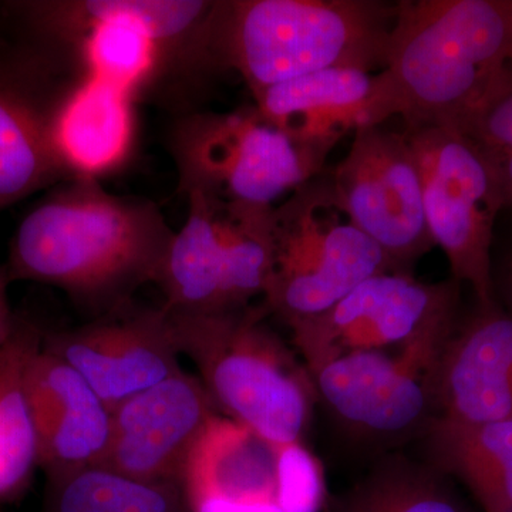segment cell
<instances>
[{
	"mask_svg": "<svg viewBox=\"0 0 512 512\" xmlns=\"http://www.w3.org/2000/svg\"><path fill=\"white\" fill-rule=\"evenodd\" d=\"M174 234L154 202L110 194L100 181H64L20 221L6 271L10 282L56 286L117 309L157 282Z\"/></svg>",
	"mask_w": 512,
	"mask_h": 512,
	"instance_id": "cell-1",
	"label": "cell"
},
{
	"mask_svg": "<svg viewBox=\"0 0 512 512\" xmlns=\"http://www.w3.org/2000/svg\"><path fill=\"white\" fill-rule=\"evenodd\" d=\"M510 60L508 0H400L370 126L400 116L406 131H461Z\"/></svg>",
	"mask_w": 512,
	"mask_h": 512,
	"instance_id": "cell-2",
	"label": "cell"
},
{
	"mask_svg": "<svg viewBox=\"0 0 512 512\" xmlns=\"http://www.w3.org/2000/svg\"><path fill=\"white\" fill-rule=\"evenodd\" d=\"M396 15L379 0H218L208 49L256 96L322 70H383Z\"/></svg>",
	"mask_w": 512,
	"mask_h": 512,
	"instance_id": "cell-3",
	"label": "cell"
},
{
	"mask_svg": "<svg viewBox=\"0 0 512 512\" xmlns=\"http://www.w3.org/2000/svg\"><path fill=\"white\" fill-rule=\"evenodd\" d=\"M264 305L168 315L181 355L200 372L218 412L268 443H303L316 393L311 376L264 322Z\"/></svg>",
	"mask_w": 512,
	"mask_h": 512,
	"instance_id": "cell-4",
	"label": "cell"
},
{
	"mask_svg": "<svg viewBox=\"0 0 512 512\" xmlns=\"http://www.w3.org/2000/svg\"><path fill=\"white\" fill-rule=\"evenodd\" d=\"M271 231L264 306L289 329L319 318L370 276L394 271L323 171L272 208Z\"/></svg>",
	"mask_w": 512,
	"mask_h": 512,
	"instance_id": "cell-5",
	"label": "cell"
},
{
	"mask_svg": "<svg viewBox=\"0 0 512 512\" xmlns=\"http://www.w3.org/2000/svg\"><path fill=\"white\" fill-rule=\"evenodd\" d=\"M47 39L73 46L84 74L138 96L168 53L192 56L215 2L208 0H50L16 3Z\"/></svg>",
	"mask_w": 512,
	"mask_h": 512,
	"instance_id": "cell-6",
	"label": "cell"
},
{
	"mask_svg": "<svg viewBox=\"0 0 512 512\" xmlns=\"http://www.w3.org/2000/svg\"><path fill=\"white\" fill-rule=\"evenodd\" d=\"M168 143L185 195L256 207H275L322 173L330 153L292 140L255 106L190 114L175 123Z\"/></svg>",
	"mask_w": 512,
	"mask_h": 512,
	"instance_id": "cell-7",
	"label": "cell"
},
{
	"mask_svg": "<svg viewBox=\"0 0 512 512\" xmlns=\"http://www.w3.org/2000/svg\"><path fill=\"white\" fill-rule=\"evenodd\" d=\"M460 315L399 348L346 353L306 367L316 400L359 439L382 446L421 439L439 417L437 370Z\"/></svg>",
	"mask_w": 512,
	"mask_h": 512,
	"instance_id": "cell-8",
	"label": "cell"
},
{
	"mask_svg": "<svg viewBox=\"0 0 512 512\" xmlns=\"http://www.w3.org/2000/svg\"><path fill=\"white\" fill-rule=\"evenodd\" d=\"M406 134L419 165L431 239L446 254L451 278L470 286L478 305H490L495 222L504 211L497 165L453 128Z\"/></svg>",
	"mask_w": 512,
	"mask_h": 512,
	"instance_id": "cell-9",
	"label": "cell"
},
{
	"mask_svg": "<svg viewBox=\"0 0 512 512\" xmlns=\"http://www.w3.org/2000/svg\"><path fill=\"white\" fill-rule=\"evenodd\" d=\"M333 190L357 228L382 249L394 271L436 247L424 214L419 165L406 131L359 127L348 154L329 171Z\"/></svg>",
	"mask_w": 512,
	"mask_h": 512,
	"instance_id": "cell-10",
	"label": "cell"
},
{
	"mask_svg": "<svg viewBox=\"0 0 512 512\" xmlns=\"http://www.w3.org/2000/svg\"><path fill=\"white\" fill-rule=\"evenodd\" d=\"M461 284L419 281L406 272H383L357 285L319 318L292 328L306 367L332 357L399 348L444 320L460 315Z\"/></svg>",
	"mask_w": 512,
	"mask_h": 512,
	"instance_id": "cell-11",
	"label": "cell"
},
{
	"mask_svg": "<svg viewBox=\"0 0 512 512\" xmlns=\"http://www.w3.org/2000/svg\"><path fill=\"white\" fill-rule=\"evenodd\" d=\"M218 414L201 380L181 370L111 412L100 467L148 483L178 485L192 448Z\"/></svg>",
	"mask_w": 512,
	"mask_h": 512,
	"instance_id": "cell-12",
	"label": "cell"
},
{
	"mask_svg": "<svg viewBox=\"0 0 512 512\" xmlns=\"http://www.w3.org/2000/svg\"><path fill=\"white\" fill-rule=\"evenodd\" d=\"M113 311L83 328L42 338L43 349L73 366L110 412L183 370L163 308L127 312L123 305Z\"/></svg>",
	"mask_w": 512,
	"mask_h": 512,
	"instance_id": "cell-13",
	"label": "cell"
},
{
	"mask_svg": "<svg viewBox=\"0 0 512 512\" xmlns=\"http://www.w3.org/2000/svg\"><path fill=\"white\" fill-rule=\"evenodd\" d=\"M23 384L35 427L37 466L47 480L100 466L109 446L111 412L87 380L40 342L30 353Z\"/></svg>",
	"mask_w": 512,
	"mask_h": 512,
	"instance_id": "cell-14",
	"label": "cell"
},
{
	"mask_svg": "<svg viewBox=\"0 0 512 512\" xmlns=\"http://www.w3.org/2000/svg\"><path fill=\"white\" fill-rule=\"evenodd\" d=\"M178 487L188 512H288L275 444L222 414L192 448Z\"/></svg>",
	"mask_w": 512,
	"mask_h": 512,
	"instance_id": "cell-15",
	"label": "cell"
},
{
	"mask_svg": "<svg viewBox=\"0 0 512 512\" xmlns=\"http://www.w3.org/2000/svg\"><path fill=\"white\" fill-rule=\"evenodd\" d=\"M436 394L440 419L512 420V315L497 302L477 303L458 319L441 355Z\"/></svg>",
	"mask_w": 512,
	"mask_h": 512,
	"instance_id": "cell-16",
	"label": "cell"
},
{
	"mask_svg": "<svg viewBox=\"0 0 512 512\" xmlns=\"http://www.w3.org/2000/svg\"><path fill=\"white\" fill-rule=\"evenodd\" d=\"M53 147L69 180L100 181L116 173L136 144V97L84 74L57 100Z\"/></svg>",
	"mask_w": 512,
	"mask_h": 512,
	"instance_id": "cell-17",
	"label": "cell"
},
{
	"mask_svg": "<svg viewBox=\"0 0 512 512\" xmlns=\"http://www.w3.org/2000/svg\"><path fill=\"white\" fill-rule=\"evenodd\" d=\"M376 74L328 69L276 84L254 96L266 121L306 146L332 151L340 138L370 126Z\"/></svg>",
	"mask_w": 512,
	"mask_h": 512,
	"instance_id": "cell-18",
	"label": "cell"
},
{
	"mask_svg": "<svg viewBox=\"0 0 512 512\" xmlns=\"http://www.w3.org/2000/svg\"><path fill=\"white\" fill-rule=\"evenodd\" d=\"M36 72L0 69V211L69 181L50 134L53 110L66 89L50 96Z\"/></svg>",
	"mask_w": 512,
	"mask_h": 512,
	"instance_id": "cell-19",
	"label": "cell"
},
{
	"mask_svg": "<svg viewBox=\"0 0 512 512\" xmlns=\"http://www.w3.org/2000/svg\"><path fill=\"white\" fill-rule=\"evenodd\" d=\"M421 440L427 463L464 485L481 511H512V420L439 417Z\"/></svg>",
	"mask_w": 512,
	"mask_h": 512,
	"instance_id": "cell-20",
	"label": "cell"
},
{
	"mask_svg": "<svg viewBox=\"0 0 512 512\" xmlns=\"http://www.w3.org/2000/svg\"><path fill=\"white\" fill-rule=\"evenodd\" d=\"M187 200V220L175 232L156 282L163 289V309L168 315L229 311L217 205L198 192Z\"/></svg>",
	"mask_w": 512,
	"mask_h": 512,
	"instance_id": "cell-21",
	"label": "cell"
},
{
	"mask_svg": "<svg viewBox=\"0 0 512 512\" xmlns=\"http://www.w3.org/2000/svg\"><path fill=\"white\" fill-rule=\"evenodd\" d=\"M323 512H474L456 481L427 461L387 456Z\"/></svg>",
	"mask_w": 512,
	"mask_h": 512,
	"instance_id": "cell-22",
	"label": "cell"
},
{
	"mask_svg": "<svg viewBox=\"0 0 512 512\" xmlns=\"http://www.w3.org/2000/svg\"><path fill=\"white\" fill-rule=\"evenodd\" d=\"M42 336V330L20 318L15 338L0 357V501L18 497L39 467L23 375Z\"/></svg>",
	"mask_w": 512,
	"mask_h": 512,
	"instance_id": "cell-23",
	"label": "cell"
},
{
	"mask_svg": "<svg viewBox=\"0 0 512 512\" xmlns=\"http://www.w3.org/2000/svg\"><path fill=\"white\" fill-rule=\"evenodd\" d=\"M42 512H188L177 484L148 483L100 466L49 480Z\"/></svg>",
	"mask_w": 512,
	"mask_h": 512,
	"instance_id": "cell-24",
	"label": "cell"
},
{
	"mask_svg": "<svg viewBox=\"0 0 512 512\" xmlns=\"http://www.w3.org/2000/svg\"><path fill=\"white\" fill-rule=\"evenodd\" d=\"M460 133L495 165L512 153V60L497 74Z\"/></svg>",
	"mask_w": 512,
	"mask_h": 512,
	"instance_id": "cell-25",
	"label": "cell"
},
{
	"mask_svg": "<svg viewBox=\"0 0 512 512\" xmlns=\"http://www.w3.org/2000/svg\"><path fill=\"white\" fill-rule=\"evenodd\" d=\"M279 483L288 512H323L328 503L318 458L303 443L276 446Z\"/></svg>",
	"mask_w": 512,
	"mask_h": 512,
	"instance_id": "cell-26",
	"label": "cell"
},
{
	"mask_svg": "<svg viewBox=\"0 0 512 512\" xmlns=\"http://www.w3.org/2000/svg\"><path fill=\"white\" fill-rule=\"evenodd\" d=\"M10 279L6 266H0V357L5 355L15 338L19 326V316L12 312L8 299Z\"/></svg>",
	"mask_w": 512,
	"mask_h": 512,
	"instance_id": "cell-27",
	"label": "cell"
},
{
	"mask_svg": "<svg viewBox=\"0 0 512 512\" xmlns=\"http://www.w3.org/2000/svg\"><path fill=\"white\" fill-rule=\"evenodd\" d=\"M493 285L495 302L512 315V247L493 265Z\"/></svg>",
	"mask_w": 512,
	"mask_h": 512,
	"instance_id": "cell-28",
	"label": "cell"
},
{
	"mask_svg": "<svg viewBox=\"0 0 512 512\" xmlns=\"http://www.w3.org/2000/svg\"><path fill=\"white\" fill-rule=\"evenodd\" d=\"M503 190L504 210L512 211V153L497 164Z\"/></svg>",
	"mask_w": 512,
	"mask_h": 512,
	"instance_id": "cell-29",
	"label": "cell"
},
{
	"mask_svg": "<svg viewBox=\"0 0 512 512\" xmlns=\"http://www.w3.org/2000/svg\"><path fill=\"white\" fill-rule=\"evenodd\" d=\"M508 5H510L511 16H512V0H508Z\"/></svg>",
	"mask_w": 512,
	"mask_h": 512,
	"instance_id": "cell-30",
	"label": "cell"
},
{
	"mask_svg": "<svg viewBox=\"0 0 512 512\" xmlns=\"http://www.w3.org/2000/svg\"><path fill=\"white\" fill-rule=\"evenodd\" d=\"M512 512V511H511Z\"/></svg>",
	"mask_w": 512,
	"mask_h": 512,
	"instance_id": "cell-31",
	"label": "cell"
}]
</instances>
